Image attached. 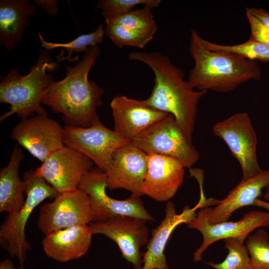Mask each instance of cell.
Wrapping results in <instances>:
<instances>
[{
  "label": "cell",
  "mask_w": 269,
  "mask_h": 269,
  "mask_svg": "<svg viewBox=\"0 0 269 269\" xmlns=\"http://www.w3.org/2000/svg\"><path fill=\"white\" fill-rule=\"evenodd\" d=\"M129 59L144 63L153 71L154 85L146 104L159 111L171 114L188 141L192 144L198 104L208 91H199L184 79L181 68L159 52H132Z\"/></svg>",
  "instance_id": "obj_1"
},
{
  "label": "cell",
  "mask_w": 269,
  "mask_h": 269,
  "mask_svg": "<svg viewBox=\"0 0 269 269\" xmlns=\"http://www.w3.org/2000/svg\"><path fill=\"white\" fill-rule=\"evenodd\" d=\"M100 54L98 46L89 48L74 66L65 67V77L53 82L42 100L52 113L63 115L66 125L88 127L99 118L104 90L88 75Z\"/></svg>",
  "instance_id": "obj_2"
},
{
  "label": "cell",
  "mask_w": 269,
  "mask_h": 269,
  "mask_svg": "<svg viewBox=\"0 0 269 269\" xmlns=\"http://www.w3.org/2000/svg\"><path fill=\"white\" fill-rule=\"evenodd\" d=\"M200 37L196 30L191 29L189 51L194 65L188 81L194 88L226 93L249 81L261 79V69L256 60L209 50L201 43Z\"/></svg>",
  "instance_id": "obj_3"
},
{
  "label": "cell",
  "mask_w": 269,
  "mask_h": 269,
  "mask_svg": "<svg viewBox=\"0 0 269 269\" xmlns=\"http://www.w3.org/2000/svg\"><path fill=\"white\" fill-rule=\"evenodd\" d=\"M56 67V63L48 52L41 49L28 74L21 75L16 69H11L0 82V102L10 106L9 111L0 116V122L14 115L21 120L35 114L47 116L41 105L42 100L54 81L52 75L47 71Z\"/></svg>",
  "instance_id": "obj_4"
},
{
  "label": "cell",
  "mask_w": 269,
  "mask_h": 269,
  "mask_svg": "<svg viewBox=\"0 0 269 269\" xmlns=\"http://www.w3.org/2000/svg\"><path fill=\"white\" fill-rule=\"evenodd\" d=\"M25 200L20 210L12 215H7L0 227V244L21 266L31 249L25 238V229L31 213L46 199H55L58 192L44 178L30 169L23 174Z\"/></svg>",
  "instance_id": "obj_5"
},
{
  "label": "cell",
  "mask_w": 269,
  "mask_h": 269,
  "mask_svg": "<svg viewBox=\"0 0 269 269\" xmlns=\"http://www.w3.org/2000/svg\"><path fill=\"white\" fill-rule=\"evenodd\" d=\"M131 142L147 155L158 154L175 158L185 168H191L200 156L173 116L169 114L143 130Z\"/></svg>",
  "instance_id": "obj_6"
},
{
  "label": "cell",
  "mask_w": 269,
  "mask_h": 269,
  "mask_svg": "<svg viewBox=\"0 0 269 269\" xmlns=\"http://www.w3.org/2000/svg\"><path fill=\"white\" fill-rule=\"evenodd\" d=\"M65 145L80 152L106 173L114 152L131 142L104 126L99 118L88 127L65 125L63 127Z\"/></svg>",
  "instance_id": "obj_7"
},
{
  "label": "cell",
  "mask_w": 269,
  "mask_h": 269,
  "mask_svg": "<svg viewBox=\"0 0 269 269\" xmlns=\"http://www.w3.org/2000/svg\"><path fill=\"white\" fill-rule=\"evenodd\" d=\"M105 173L92 168L82 178L79 189L86 193L93 214V222L103 221L117 216H127L154 221L145 208L140 195L132 194L125 200L109 197L106 193Z\"/></svg>",
  "instance_id": "obj_8"
},
{
  "label": "cell",
  "mask_w": 269,
  "mask_h": 269,
  "mask_svg": "<svg viewBox=\"0 0 269 269\" xmlns=\"http://www.w3.org/2000/svg\"><path fill=\"white\" fill-rule=\"evenodd\" d=\"M212 132L225 142L240 163L243 174L242 180L251 177L262 170L257 159L256 133L247 113L234 114L216 123Z\"/></svg>",
  "instance_id": "obj_9"
},
{
  "label": "cell",
  "mask_w": 269,
  "mask_h": 269,
  "mask_svg": "<svg viewBox=\"0 0 269 269\" xmlns=\"http://www.w3.org/2000/svg\"><path fill=\"white\" fill-rule=\"evenodd\" d=\"M93 214L88 195L81 190L59 193L39 209L37 226L45 235L78 225H89Z\"/></svg>",
  "instance_id": "obj_10"
},
{
  "label": "cell",
  "mask_w": 269,
  "mask_h": 269,
  "mask_svg": "<svg viewBox=\"0 0 269 269\" xmlns=\"http://www.w3.org/2000/svg\"><path fill=\"white\" fill-rule=\"evenodd\" d=\"M189 228L199 231L203 237L201 245L193 254V261L202 260V254L213 243L230 238L244 242L249 235L259 227L269 226V212L253 210L244 214L239 221L217 224L208 222L206 207L199 209L196 217L187 224Z\"/></svg>",
  "instance_id": "obj_11"
},
{
  "label": "cell",
  "mask_w": 269,
  "mask_h": 269,
  "mask_svg": "<svg viewBox=\"0 0 269 269\" xmlns=\"http://www.w3.org/2000/svg\"><path fill=\"white\" fill-rule=\"evenodd\" d=\"M200 197L198 203L193 208L185 206L180 214H177L175 204L168 201L165 208V216L160 224L151 231V237L148 242L146 251L142 254V269H169L164 252L173 231L179 225L187 224L196 216V211L204 207L217 205L219 200L206 199L203 184L200 183Z\"/></svg>",
  "instance_id": "obj_12"
},
{
  "label": "cell",
  "mask_w": 269,
  "mask_h": 269,
  "mask_svg": "<svg viewBox=\"0 0 269 269\" xmlns=\"http://www.w3.org/2000/svg\"><path fill=\"white\" fill-rule=\"evenodd\" d=\"M146 221L139 218L117 216L89 225L93 235H105L117 244L122 257L132 264L133 269H142L140 248L148 243Z\"/></svg>",
  "instance_id": "obj_13"
},
{
  "label": "cell",
  "mask_w": 269,
  "mask_h": 269,
  "mask_svg": "<svg viewBox=\"0 0 269 269\" xmlns=\"http://www.w3.org/2000/svg\"><path fill=\"white\" fill-rule=\"evenodd\" d=\"M11 138L42 163L65 146L63 127L48 115L21 120L13 128Z\"/></svg>",
  "instance_id": "obj_14"
},
{
  "label": "cell",
  "mask_w": 269,
  "mask_h": 269,
  "mask_svg": "<svg viewBox=\"0 0 269 269\" xmlns=\"http://www.w3.org/2000/svg\"><path fill=\"white\" fill-rule=\"evenodd\" d=\"M93 163L80 152L65 145L50 155L35 172L59 194L79 189Z\"/></svg>",
  "instance_id": "obj_15"
},
{
  "label": "cell",
  "mask_w": 269,
  "mask_h": 269,
  "mask_svg": "<svg viewBox=\"0 0 269 269\" xmlns=\"http://www.w3.org/2000/svg\"><path fill=\"white\" fill-rule=\"evenodd\" d=\"M147 170V155L132 142L114 153L106 173L110 190L125 189L132 194L142 195L141 187Z\"/></svg>",
  "instance_id": "obj_16"
},
{
  "label": "cell",
  "mask_w": 269,
  "mask_h": 269,
  "mask_svg": "<svg viewBox=\"0 0 269 269\" xmlns=\"http://www.w3.org/2000/svg\"><path fill=\"white\" fill-rule=\"evenodd\" d=\"M184 168L175 158L147 155V170L141 189L142 195H147L157 201H169L183 183Z\"/></svg>",
  "instance_id": "obj_17"
},
{
  "label": "cell",
  "mask_w": 269,
  "mask_h": 269,
  "mask_svg": "<svg viewBox=\"0 0 269 269\" xmlns=\"http://www.w3.org/2000/svg\"><path fill=\"white\" fill-rule=\"evenodd\" d=\"M110 106L114 122V131L131 141L150 125L169 114L150 107L144 100L124 95L115 97Z\"/></svg>",
  "instance_id": "obj_18"
},
{
  "label": "cell",
  "mask_w": 269,
  "mask_h": 269,
  "mask_svg": "<svg viewBox=\"0 0 269 269\" xmlns=\"http://www.w3.org/2000/svg\"><path fill=\"white\" fill-rule=\"evenodd\" d=\"M93 235L90 225H78L45 235L41 244L46 255L59 263L78 259L88 251Z\"/></svg>",
  "instance_id": "obj_19"
},
{
  "label": "cell",
  "mask_w": 269,
  "mask_h": 269,
  "mask_svg": "<svg viewBox=\"0 0 269 269\" xmlns=\"http://www.w3.org/2000/svg\"><path fill=\"white\" fill-rule=\"evenodd\" d=\"M269 186V170L259 173L240 183L224 199L214 208L206 207L208 222L217 224L228 221L238 209L254 205L255 201L262 194V191Z\"/></svg>",
  "instance_id": "obj_20"
},
{
  "label": "cell",
  "mask_w": 269,
  "mask_h": 269,
  "mask_svg": "<svg viewBox=\"0 0 269 269\" xmlns=\"http://www.w3.org/2000/svg\"><path fill=\"white\" fill-rule=\"evenodd\" d=\"M36 7L29 0H0V44L8 51L22 40Z\"/></svg>",
  "instance_id": "obj_21"
},
{
  "label": "cell",
  "mask_w": 269,
  "mask_h": 269,
  "mask_svg": "<svg viewBox=\"0 0 269 269\" xmlns=\"http://www.w3.org/2000/svg\"><path fill=\"white\" fill-rule=\"evenodd\" d=\"M24 155L15 145L6 166L0 170V212L8 215L18 212L25 200V188L19 176V167Z\"/></svg>",
  "instance_id": "obj_22"
},
{
  "label": "cell",
  "mask_w": 269,
  "mask_h": 269,
  "mask_svg": "<svg viewBox=\"0 0 269 269\" xmlns=\"http://www.w3.org/2000/svg\"><path fill=\"white\" fill-rule=\"evenodd\" d=\"M38 37L41 45L46 51L56 48H63L66 51L67 55L56 58L58 61L67 60L73 61L72 55L73 53L85 52L90 47L98 46L104 38L105 28L100 24L96 30L92 32L81 34L73 40L66 43H57L46 41L40 33H38Z\"/></svg>",
  "instance_id": "obj_23"
},
{
  "label": "cell",
  "mask_w": 269,
  "mask_h": 269,
  "mask_svg": "<svg viewBox=\"0 0 269 269\" xmlns=\"http://www.w3.org/2000/svg\"><path fill=\"white\" fill-rule=\"evenodd\" d=\"M153 8L150 5H144L142 8L133 9L120 16L106 20L153 39L157 29V25L151 12Z\"/></svg>",
  "instance_id": "obj_24"
},
{
  "label": "cell",
  "mask_w": 269,
  "mask_h": 269,
  "mask_svg": "<svg viewBox=\"0 0 269 269\" xmlns=\"http://www.w3.org/2000/svg\"><path fill=\"white\" fill-rule=\"evenodd\" d=\"M200 40L209 50L230 52L249 60L269 62V45L259 41L249 39L241 44L225 45L209 41L201 36Z\"/></svg>",
  "instance_id": "obj_25"
},
{
  "label": "cell",
  "mask_w": 269,
  "mask_h": 269,
  "mask_svg": "<svg viewBox=\"0 0 269 269\" xmlns=\"http://www.w3.org/2000/svg\"><path fill=\"white\" fill-rule=\"evenodd\" d=\"M228 253L220 263L212 262L206 264L215 269H251L250 257L244 242L238 239L230 238L224 240Z\"/></svg>",
  "instance_id": "obj_26"
},
{
  "label": "cell",
  "mask_w": 269,
  "mask_h": 269,
  "mask_svg": "<svg viewBox=\"0 0 269 269\" xmlns=\"http://www.w3.org/2000/svg\"><path fill=\"white\" fill-rule=\"evenodd\" d=\"M245 246L248 252L251 269H269V237L262 229L249 236Z\"/></svg>",
  "instance_id": "obj_27"
},
{
  "label": "cell",
  "mask_w": 269,
  "mask_h": 269,
  "mask_svg": "<svg viewBox=\"0 0 269 269\" xmlns=\"http://www.w3.org/2000/svg\"><path fill=\"white\" fill-rule=\"evenodd\" d=\"M105 33L118 47H144L152 39L121 25L105 20Z\"/></svg>",
  "instance_id": "obj_28"
},
{
  "label": "cell",
  "mask_w": 269,
  "mask_h": 269,
  "mask_svg": "<svg viewBox=\"0 0 269 269\" xmlns=\"http://www.w3.org/2000/svg\"><path fill=\"white\" fill-rule=\"evenodd\" d=\"M160 2V0H100L97 2V7L107 19L126 14L138 5H150L154 8Z\"/></svg>",
  "instance_id": "obj_29"
},
{
  "label": "cell",
  "mask_w": 269,
  "mask_h": 269,
  "mask_svg": "<svg viewBox=\"0 0 269 269\" xmlns=\"http://www.w3.org/2000/svg\"><path fill=\"white\" fill-rule=\"evenodd\" d=\"M246 11L251 29L249 39L259 41L269 45V26L263 23L250 12Z\"/></svg>",
  "instance_id": "obj_30"
},
{
  "label": "cell",
  "mask_w": 269,
  "mask_h": 269,
  "mask_svg": "<svg viewBox=\"0 0 269 269\" xmlns=\"http://www.w3.org/2000/svg\"><path fill=\"white\" fill-rule=\"evenodd\" d=\"M36 4L50 16H55L58 12V2L56 0H34Z\"/></svg>",
  "instance_id": "obj_31"
},
{
  "label": "cell",
  "mask_w": 269,
  "mask_h": 269,
  "mask_svg": "<svg viewBox=\"0 0 269 269\" xmlns=\"http://www.w3.org/2000/svg\"><path fill=\"white\" fill-rule=\"evenodd\" d=\"M246 11L250 12L263 23L269 26V12L261 8L247 7Z\"/></svg>",
  "instance_id": "obj_32"
},
{
  "label": "cell",
  "mask_w": 269,
  "mask_h": 269,
  "mask_svg": "<svg viewBox=\"0 0 269 269\" xmlns=\"http://www.w3.org/2000/svg\"><path fill=\"white\" fill-rule=\"evenodd\" d=\"M0 269H16L12 261L9 259H5L0 263Z\"/></svg>",
  "instance_id": "obj_33"
},
{
  "label": "cell",
  "mask_w": 269,
  "mask_h": 269,
  "mask_svg": "<svg viewBox=\"0 0 269 269\" xmlns=\"http://www.w3.org/2000/svg\"><path fill=\"white\" fill-rule=\"evenodd\" d=\"M254 205L263 208L268 210L269 212V202L261 200L260 199H257L254 203Z\"/></svg>",
  "instance_id": "obj_34"
},
{
  "label": "cell",
  "mask_w": 269,
  "mask_h": 269,
  "mask_svg": "<svg viewBox=\"0 0 269 269\" xmlns=\"http://www.w3.org/2000/svg\"><path fill=\"white\" fill-rule=\"evenodd\" d=\"M266 192L264 195V198L267 201L269 202V186L266 188Z\"/></svg>",
  "instance_id": "obj_35"
},
{
  "label": "cell",
  "mask_w": 269,
  "mask_h": 269,
  "mask_svg": "<svg viewBox=\"0 0 269 269\" xmlns=\"http://www.w3.org/2000/svg\"><path fill=\"white\" fill-rule=\"evenodd\" d=\"M18 269H25L23 266H20V267H19L18 268H17Z\"/></svg>",
  "instance_id": "obj_36"
}]
</instances>
